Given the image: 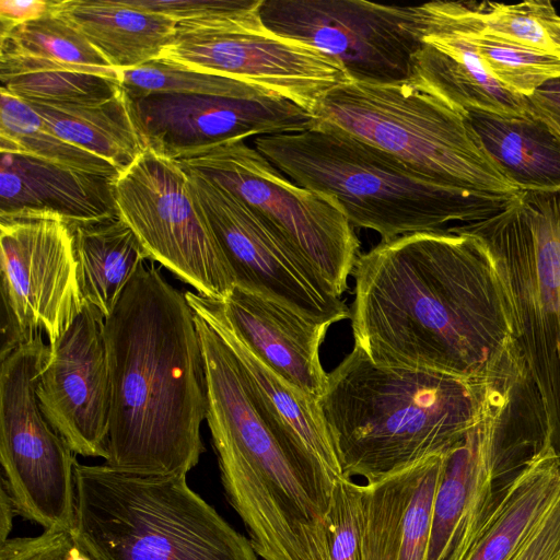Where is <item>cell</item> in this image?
<instances>
[{
	"label": "cell",
	"instance_id": "1",
	"mask_svg": "<svg viewBox=\"0 0 560 560\" xmlns=\"http://www.w3.org/2000/svg\"><path fill=\"white\" fill-rule=\"evenodd\" d=\"M353 275L354 346L375 364L527 382L508 284L481 236L443 230L381 242Z\"/></svg>",
	"mask_w": 560,
	"mask_h": 560
},
{
	"label": "cell",
	"instance_id": "2",
	"mask_svg": "<svg viewBox=\"0 0 560 560\" xmlns=\"http://www.w3.org/2000/svg\"><path fill=\"white\" fill-rule=\"evenodd\" d=\"M104 335L110 381L105 465L187 476L205 451L207 381L185 293L144 262L105 318Z\"/></svg>",
	"mask_w": 560,
	"mask_h": 560
},
{
	"label": "cell",
	"instance_id": "3",
	"mask_svg": "<svg viewBox=\"0 0 560 560\" xmlns=\"http://www.w3.org/2000/svg\"><path fill=\"white\" fill-rule=\"evenodd\" d=\"M499 388L518 387L377 365L353 346L317 404L342 476L371 483L456 447Z\"/></svg>",
	"mask_w": 560,
	"mask_h": 560
},
{
	"label": "cell",
	"instance_id": "4",
	"mask_svg": "<svg viewBox=\"0 0 560 560\" xmlns=\"http://www.w3.org/2000/svg\"><path fill=\"white\" fill-rule=\"evenodd\" d=\"M195 320L206 421L228 501L253 537L303 528L327 505L336 478L262 399L218 332L196 313Z\"/></svg>",
	"mask_w": 560,
	"mask_h": 560
},
{
	"label": "cell",
	"instance_id": "5",
	"mask_svg": "<svg viewBox=\"0 0 560 560\" xmlns=\"http://www.w3.org/2000/svg\"><path fill=\"white\" fill-rule=\"evenodd\" d=\"M254 148L295 184L334 198L352 226L381 242L420 232L476 226L518 199L435 184L394 155L317 120L301 132L258 137Z\"/></svg>",
	"mask_w": 560,
	"mask_h": 560
},
{
	"label": "cell",
	"instance_id": "6",
	"mask_svg": "<svg viewBox=\"0 0 560 560\" xmlns=\"http://www.w3.org/2000/svg\"><path fill=\"white\" fill-rule=\"evenodd\" d=\"M74 474L73 529L96 560H258L249 539L189 488L186 475L79 463Z\"/></svg>",
	"mask_w": 560,
	"mask_h": 560
},
{
	"label": "cell",
	"instance_id": "7",
	"mask_svg": "<svg viewBox=\"0 0 560 560\" xmlns=\"http://www.w3.org/2000/svg\"><path fill=\"white\" fill-rule=\"evenodd\" d=\"M316 118L394 155L435 184L520 192L488 156L465 114L407 82L347 81L326 95Z\"/></svg>",
	"mask_w": 560,
	"mask_h": 560
},
{
	"label": "cell",
	"instance_id": "8",
	"mask_svg": "<svg viewBox=\"0 0 560 560\" xmlns=\"http://www.w3.org/2000/svg\"><path fill=\"white\" fill-rule=\"evenodd\" d=\"M468 233L487 242L505 278L541 439L560 456V191H521L506 212Z\"/></svg>",
	"mask_w": 560,
	"mask_h": 560
},
{
	"label": "cell",
	"instance_id": "9",
	"mask_svg": "<svg viewBox=\"0 0 560 560\" xmlns=\"http://www.w3.org/2000/svg\"><path fill=\"white\" fill-rule=\"evenodd\" d=\"M261 4L244 0L235 9L178 23L160 59L253 83L316 117L326 95L350 80L334 59L270 31Z\"/></svg>",
	"mask_w": 560,
	"mask_h": 560
},
{
	"label": "cell",
	"instance_id": "10",
	"mask_svg": "<svg viewBox=\"0 0 560 560\" xmlns=\"http://www.w3.org/2000/svg\"><path fill=\"white\" fill-rule=\"evenodd\" d=\"M177 161L266 218L341 298L361 254L353 226L334 198L295 184L246 139L217 143Z\"/></svg>",
	"mask_w": 560,
	"mask_h": 560
},
{
	"label": "cell",
	"instance_id": "11",
	"mask_svg": "<svg viewBox=\"0 0 560 560\" xmlns=\"http://www.w3.org/2000/svg\"><path fill=\"white\" fill-rule=\"evenodd\" d=\"M50 348L43 332L1 359V483L16 513L44 529L68 527L75 513V453L45 418L37 397Z\"/></svg>",
	"mask_w": 560,
	"mask_h": 560
},
{
	"label": "cell",
	"instance_id": "12",
	"mask_svg": "<svg viewBox=\"0 0 560 560\" xmlns=\"http://www.w3.org/2000/svg\"><path fill=\"white\" fill-rule=\"evenodd\" d=\"M118 217L150 260L198 294L225 300L235 287L223 252L177 160L145 148L114 180Z\"/></svg>",
	"mask_w": 560,
	"mask_h": 560
},
{
	"label": "cell",
	"instance_id": "13",
	"mask_svg": "<svg viewBox=\"0 0 560 560\" xmlns=\"http://www.w3.org/2000/svg\"><path fill=\"white\" fill-rule=\"evenodd\" d=\"M273 33L314 47L338 62L350 81L405 83L419 47L422 8L365 0H262Z\"/></svg>",
	"mask_w": 560,
	"mask_h": 560
},
{
	"label": "cell",
	"instance_id": "14",
	"mask_svg": "<svg viewBox=\"0 0 560 560\" xmlns=\"http://www.w3.org/2000/svg\"><path fill=\"white\" fill-rule=\"evenodd\" d=\"M0 358L38 332L55 343L86 304L71 225L49 213L0 218Z\"/></svg>",
	"mask_w": 560,
	"mask_h": 560
},
{
	"label": "cell",
	"instance_id": "15",
	"mask_svg": "<svg viewBox=\"0 0 560 560\" xmlns=\"http://www.w3.org/2000/svg\"><path fill=\"white\" fill-rule=\"evenodd\" d=\"M184 170L235 287L277 301L318 323L332 325L350 318V308L341 298L272 223L214 182Z\"/></svg>",
	"mask_w": 560,
	"mask_h": 560
},
{
	"label": "cell",
	"instance_id": "16",
	"mask_svg": "<svg viewBox=\"0 0 560 560\" xmlns=\"http://www.w3.org/2000/svg\"><path fill=\"white\" fill-rule=\"evenodd\" d=\"M131 101L147 147L174 160L233 139L301 132L317 119L271 91L243 97L152 94Z\"/></svg>",
	"mask_w": 560,
	"mask_h": 560
},
{
	"label": "cell",
	"instance_id": "17",
	"mask_svg": "<svg viewBox=\"0 0 560 560\" xmlns=\"http://www.w3.org/2000/svg\"><path fill=\"white\" fill-rule=\"evenodd\" d=\"M105 317L85 304L52 345L37 397L49 424L84 457L107 458L110 381Z\"/></svg>",
	"mask_w": 560,
	"mask_h": 560
},
{
	"label": "cell",
	"instance_id": "18",
	"mask_svg": "<svg viewBox=\"0 0 560 560\" xmlns=\"http://www.w3.org/2000/svg\"><path fill=\"white\" fill-rule=\"evenodd\" d=\"M517 390L499 388L463 441L445 454L427 560H466L498 493L505 424Z\"/></svg>",
	"mask_w": 560,
	"mask_h": 560
},
{
	"label": "cell",
	"instance_id": "19",
	"mask_svg": "<svg viewBox=\"0 0 560 560\" xmlns=\"http://www.w3.org/2000/svg\"><path fill=\"white\" fill-rule=\"evenodd\" d=\"M217 301L233 331L260 361L293 388L318 401L328 381L319 350L330 324L311 320L238 287L225 300Z\"/></svg>",
	"mask_w": 560,
	"mask_h": 560
},
{
	"label": "cell",
	"instance_id": "20",
	"mask_svg": "<svg viewBox=\"0 0 560 560\" xmlns=\"http://www.w3.org/2000/svg\"><path fill=\"white\" fill-rule=\"evenodd\" d=\"M421 7V37L407 83L462 114L470 109L526 114V97L505 90L489 73L471 42L445 21L432 2Z\"/></svg>",
	"mask_w": 560,
	"mask_h": 560
},
{
	"label": "cell",
	"instance_id": "21",
	"mask_svg": "<svg viewBox=\"0 0 560 560\" xmlns=\"http://www.w3.org/2000/svg\"><path fill=\"white\" fill-rule=\"evenodd\" d=\"M445 454L364 485L362 560H427L432 506Z\"/></svg>",
	"mask_w": 560,
	"mask_h": 560
},
{
	"label": "cell",
	"instance_id": "22",
	"mask_svg": "<svg viewBox=\"0 0 560 560\" xmlns=\"http://www.w3.org/2000/svg\"><path fill=\"white\" fill-rule=\"evenodd\" d=\"M114 180L28 154L1 152L0 218L49 213L70 225L115 218Z\"/></svg>",
	"mask_w": 560,
	"mask_h": 560
},
{
	"label": "cell",
	"instance_id": "23",
	"mask_svg": "<svg viewBox=\"0 0 560 560\" xmlns=\"http://www.w3.org/2000/svg\"><path fill=\"white\" fill-rule=\"evenodd\" d=\"M51 8L120 72L160 59L176 34L175 21L126 0H51Z\"/></svg>",
	"mask_w": 560,
	"mask_h": 560
},
{
	"label": "cell",
	"instance_id": "24",
	"mask_svg": "<svg viewBox=\"0 0 560 560\" xmlns=\"http://www.w3.org/2000/svg\"><path fill=\"white\" fill-rule=\"evenodd\" d=\"M560 497V456L541 439L539 447L498 492L466 560H509Z\"/></svg>",
	"mask_w": 560,
	"mask_h": 560
},
{
	"label": "cell",
	"instance_id": "25",
	"mask_svg": "<svg viewBox=\"0 0 560 560\" xmlns=\"http://www.w3.org/2000/svg\"><path fill=\"white\" fill-rule=\"evenodd\" d=\"M465 117L486 153L520 191H560V137L541 118L470 109Z\"/></svg>",
	"mask_w": 560,
	"mask_h": 560
},
{
	"label": "cell",
	"instance_id": "26",
	"mask_svg": "<svg viewBox=\"0 0 560 560\" xmlns=\"http://www.w3.org/2000/svg\"><path fill=\"white\" fill-rule=\"evenodd\" d=\"M185 298L191 310L230 347L244 373L275 413L325 465L334 478L342 476L317 401L293 388L243 343L223 316L217 300L191 291L185 292Z\"/></svg>",
	"mask_w": 560,
	"mask_h": 560
},
{
	"label": "cell",
	"instance_id": "27",
	"mask_svg": "<svg viewBox=\"0 0 560 560\" xmlns=\"http://www.w3.org/2000/svg\"><path fill=\"white\" fill-rule=\"evenodd\" d=\"M71 228L82 296L106 318L150 257L135 232L119 217Z\"/></svg>",
	"mask_w": 560,
	"mask_h": 560
},
{
	"label": "cell",
	"instance_id": "28",
	"mask_svg": "<svg viewBox=\"0 0 560 560\" xmlns=\"http://www.w3.org/2000/svg\"><path fill=\"white\" fill-rule=\"evenodd\" d=\"M26 103L61 139L112 162L120 171L147 148L125 90L112 100L89 105Z\"/></svg>",
	"mask_w": 560,
	"mask_h": 560
},
{
	"label": "cell",
	"instance_id": "29",
	"mask_svg": "<svg viewBox=\"0 0 560 560\" xmlns=\"http://www.w3.org/2000/svg\"><path fill=\"white\" fill-rule=\"evenodd\" d=\"M0 152L23 153L90 175L116 178L112 162L57 136L24 101L0 88Z\"/></svg>",
	"mask_w": 560,
	"mask_h": 560
},
{
	"label": "cell",
	"instance_id": "30",
	"mask_svg": "<svg viewBox=\"0 0 560 560\" xmlns=\"http://www.w3.org/2000/svg\"><path fill=\"white\" fill-rule=\"evenodd\" d=\"M438 13L474 45L489 73L508 91L528 97L560 78V58L486 35L464 18L458 1H431Z\"/></svg>",
	"mask_w": 560,
	"mask_h": 560
},
{
	"label": "cell",
	"instance_id": "31",
	"mask_svg": "<svg viewBox=\"0 0 560 560\" xmlns=\"http://www.w3.org/2000/svg\"><path fill=\"white\" fill-rule=\"evenodd\" d=\"M467 22L498 39L560 58V15L550 1L517 4L458 1Z\"/></svg>",
	"mask_w": 560,
	"mask_h": 560
},
{
	"label": "cell",
	"instance_id": "32",
	"mask_svg": "<svg viewBox=\"0 0 560 560\" xmlns=\"http://www.w3.org/2000/svg\"><path fill=\"white\" fill-rule=\"evenodd\" d=\"M0 54L23 55L77 67L92 73L120 79L89 40L52 8L43 16L0 36Z\"/></svg>",
	"mask_w": 560,
	"mask_h": 560
},
{
	"label": "cell",
	"instance_id": "33",
	"mask_svg": "<svg viewBox=\"0 0 560 560\" xmlns=\"http://www.w3.org/2000/svg\"><path fill=\"white\" fill-rule=\"evenodd\" d=\"M120 81L131 100L152 94L243 97L268 91L246 81L187 69L162 59L121 71Z\"/></svg>",
	"mask_w": 560,
	"mask_h": 560
},
{
	"label": "cell",
	"instance_id": "34",
	"mask_svg": "<svg viewBox=\"0 0 560 560\" xmlns=\"http://www.w3.org/2000/svg\"><path fill=\"white\" fill-rule=\"evenodd\" d=\"M1 88L30 103L89 105L116 97L120 79L79 71L32 72L0 77Z\"/></svg>",
	"mask_w": 560,
	"mask_h": 560
},
{
	"label": "cell",
	"instance_id": "35",
	"mask_svg": "<svg viewBox=\"0 0 560 560\" xmlns=\"http://www.w3.org/2000/svg\"><path fill=\"white\" fill-rule=\"evenodd\" d=\"M365 523L364 485L345 476L332 486L328 513L331 560H362Z\"/></svg>",
	"mask_w": 560,
	"mask_h": 560
},
{
	"label": "cell",
	"instance_id": "36",
	"mask_svg": "<svg viewBox=\"0 0 560 560\" xmlns=\"http://www.w3.org/2000/svg\"><path fill=\"white\" fill-rule=\"evenodd\" d=\"M0 560H96L73 528L44 530L38 536L9 538Z\"/></svg>",
	"mask_w": 560,
	"mask_h": 560
},
{
	"label": "cell",
	"instance_id": "37",
	"mask_svg": "<svg viewBox=\"0 0 560 560\" xmlns=\"http://www.w3.org/2000/svg\"><path fill=\"white\" fill-rule=\"evenodd\" d=\"M509 560H560V497Z\"/></svg>",
	"mask_w": 560,
	"mask_h": 560
},
{
	"label": "cell",
	"instance_id": "38",
	"mask_svg": "<svg viewBox=\"0 0 560 560\" xmlns=\"http://www.w3.org/2000/svg\"><path fill=\"white\" fill-rule=\"evenodd\" d=\"M128 4L168 16L177 24L219 14L244 0H126Z\"/></svg>",
	"mask_w": 560,
	"mask_h": 560
},
{
	"label": "cell",
	"instance_id": "39",
	"mask_svg": "<svg viewBox=\"0 0 560 560\" xmlns=\"http://www.w3.org/2000/svg\"><path fill=\"white\" fill-rule=\"evenodd\" d=\"M51 0H0V36L48 13Z\"/></svg>",
	"mask_w": 560,
	"mask_h": 560
},
{
	"label": "cell",
	"instance_id": "40",
	"mask_svg": "<svg viewBox=\"0 0 560 560\" xmlns=\"http://www.w3.org/2000/svg\"><path fill=\"white\" fill-rule=\"evenodd\" d=\"M526 100L527 110L541 118L560 137V78L548 81Z\"/></svg>",
	"mask_w": 560,
	"mask_h": 560
},
{
	"label": "cell",
	"instance_id": "41",
	"mask_svg": "<svg viewBox=\"0 0 560 560\" xmlns=\"http://www.w3.org/2000/svg\"><path fill=\"white\" fill-rule=\"evenodd\" d=\"M0 545L9 539L12 529L13 516L16 513L14 503L4 486L0 490Z\"/></svg>",
	"mask_w": 560,
	"mask_h": 560
}]
</instances>
